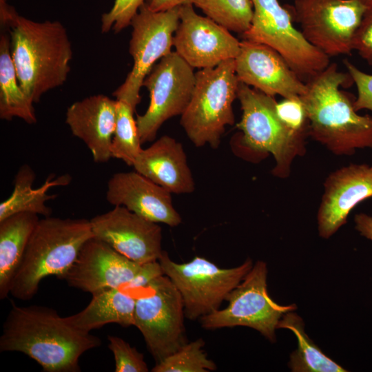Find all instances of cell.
Listing matches in <instances>:
<instances>
[{
  "label": "cell",
  "instance_id": "6da1fadb",
  "mask_svg": "<svg viewBox=\"0 0 372 372\" xmlns=\"http://www.w3.org/2000/svg\"><path fill=\"white\" fill-rule=\"evenodd\" d=\"M101 345L97 336L72 327L56 310L40 305L12 303L0 337L1 352L23 353L45 372L80 371V357Z\"/></svg>",
  "mask_w": 372,
  "mask_h": 372
},
{
  "label": "cell",
  "instance_id": "7a4b0ae2",
  "mask_svg": "<svg viewBox=\"0 0 372 372\" xmlns=\"http://www.w3.org/2000/svg\"><path fill=\"white\" fill-rule=\"evenodd\" d=\"M0 22L10 35L11 55L20 87L33 103L64 84L70 71L72 50L61 22L34 21L19 15L12 6Z\"/></svg>",
  "mask_w": 372,
  "mask_h": 372
},
{
  "label": "cell",
  "instance_id": "3957f363",
  "mask_svg": "<svg viewBox=\"0 0 372 372\" xmlns=\"http://www.w3.org/2000/svg\"><path fill=\"white\" fill-rule=\"evenodd\" d=\"M353 83L335 63L309 79L300 98L304 105L309 135L336 155L372 148V116L360 115L354 100L341 90Z\"/></svg>",
  "mask_w": 372,
  "mask_h": 372
},
{
  "label": "cell",
  "instance_id": "277c9868",
  "mask_svg": "<svg viewBox=\"0 0 372 372\" xmlns=\"http://www.w3.org/2000/svg\"><path fill=\"white\" fill-rule=\"evenodd\" d=\"M92 236L90 220L51 216L39 219L12 280L10 294L21 300L32 299L43 279L63 275L84 242Z\"/></svg>",
  "mask_w": 372,
  "mask_h": 372
},
{
  "label": "cell",
  "instance_id": "5b68a950",
  "mask_svg": "<svg viewBox=\"0 0 372 372\" xmlns=\"http://www.w3.org/2000/svg\"><path fill=\"white\" fill-rule=\"evenodd\" d=\"M191 100L181 115L180 125L196 147L217 148L227 125L234 123L233 103L240 81L234 59L214 68L200 69Z\"/></svg>",
  "mask_w": 372,
  "mask_h": 372
},
{
  "label": "cell",
  "instance_id": "8992f818",
  "mask_svg": "<svg viewBox=\"0 0 372 372\" xmlns=\"http://www.w3.org/2000/svg\"><path fill=\"white\" fill-rule=\"evenodd\" d=\"M237 99L242 110L237 124L241 144L254 152L272 154L274 176H288L294 158L304 153L307 134L293 131L281 121L274 97L240 82Z\"/></svg>",
  "mask_w": 372,
  "mask_h": 372
},
{
  "label": "cell",
  "instance_id": "52a82bcc",
  "mask_svg": "<svg viewBox=\"0 0 372 372\" xmlns=\"http://www.w3.org/2000/svg\"><path fill=\"white\" fill-rule=\"evenodd\" d=\"M158 262L164 275L180 293L185 316L190 320L200 319L219 309L254 265L252 260L247 258L239 266L223 269L199 256L188 262L177 263L165 251Z\"/></svg>",
  "mask_w": 372,
  "mask_h": 372
},
{
  "label": "cell",
  "instance_id": "ba28073f",
  "mask_svg": "<svg viewBox=\"0 0 372 372\" xmlns=\"http://www.w3.org/2000/svg\"><path fill=\"white\" fill-rule=\"evenodd\" d=\"M254 14L245 40L270 46L277 51L302 80L307 81L326 69L330 57L311 45L293 25L288 8L278 0H251Z\"/></svg>",
  "mask_w": 372,
  "mask_h": 372
},
{
  "label": "cell",
  "instance_id": "9c48e42d",
  "mask_svg": "<svg viewBox=\"0 0 372 372\" xmlns=\"http://www.w3.org/2000/svg\"><path fill=\"white\" fill-rule=\"evenodd\" d=\"M136 297L134 325L156 363L187 342L180 293L165 275L152 280Z\"/></svg>",
  "mask_w": 372,
  "mask_h": 372
},
{
  "label": "cell",
  "instance_id": "30bf717a",
  "mask_svg": "<svg viewBox=\"0 0 372 372\" xmlns=\"http://www.w3.org/2000/svg\"><path fill=\"white\" fill-rule=\"evenodd\" d=\"M267 266L257 261L240 284L227 296L228 305L200 318L202 327L216 329L243 326L259 331L271 342L282 316L297 308L295 304L280 305L267 291Z\"/></svg>",
  "mask_w": 372,
  "mask_h": 372
},
{
  "label": "cell",
  "instance_id": "8fae6325",
  "mask_svg": "<svg viewBox=\"0 0 372 372\" xmlns=\"http://www.w3.org/2000/svg\"><path fill=\"white\" fill-rule=\"evenodd\" d=\"M179 23V6L154 12L145 3L131 22L129 52L134 64L124 83L113 93L117 100L128 102L135 110L141 101L143 81L156 61L169 54Z\"/></svg>",
  "mask_w": 372,
  "mask_h": 372
},
{
  "label": "cell",
  "instance_id": "7c38bea8",
  "mask_svg": "<svg viewBox=\"0 0 372 372\" xmlns=\"http://www.w3.org/2000/svg\"><path fill=\"white\" fill-rule=\"evenodd\" d=\"M366 8L360 0H295L288 9L305 39L330 57L353 50Z\"/></svg>",
  "mask_w": 372,
  "mask_h": 372
},
{
  "label": "cell",
  "instance_id": "4fadbf2b",
  "mask_svg": "<svg viewBox=\"0 0 372 372\" xmlns=\"http://www.w3.org/2000/svg\"><path fill=\"white\" fill-rule=\"evenodd\" d=\"M195 82L194 68L176 52H171L153 66L143 83L149 93V106L136 119L142 144L154 141L167 120L182 115Z\"/></svg>",
  "mask_w": 372,
  "mask_h": 372
},
{
  "label": "cell",
  "instance_id": "5bb4252c",
  "mask_svg": "<svg viewBox=\"0 0 372 372\" xmlns=\"http://www.w3.org/2000/svg\"><path fill=\"white\" fill-rule=\"evenodd\" d=\"M240 43L230 31L198 14L191 3L179 6V23L173 38L176 51L193 68H214L235 59Z\"/></svg>",
  "mask_w": 372,
  "mask_h": 372
},
{
  "label": "cell",
  "instance_id": "9a60e30c",
  "mask_svg": "<svg viewBox=\"0 0 372 372\" xmlns=\"http://www.w3.org/2000/svg\"><path fill=\"white\" fill-rule=\"evenodd\" d=\"M90 221L94 237L137 264L158 260L163 251L162 230L158 223L123 206H114Z\"/></svg>",
  "mask_w": 372,
  "mask_h": 372
},
{
  "label": "cell",
  "instance_id": "2e32d148",
  "mask_svg": "<svg viewBox=\"0 0 372 372\" xmlns=\"http://www.w3.org/2000/svg\"><path fill=\"white\" fill-rule=\"evenodd\" d=\"M141 265L94 236L82 245L70 267L59 278L68 286L92 295L130 282Z\"/></svg>",
  "mask_w": 372,
  "mask_h": 372
},
{
  "label": "cell",
  "instance_id": "e0dca14e",
  "mask_svg": "<svg viewBox=\"0 0 372 372\" xmlns=\"http://www.w3.org/2000/svg\"><path fill=\"white\" fill-rule=\"evenodd\" d=\"M234 61L238 81L267 95L290 98L301 96L306 91V83L269 45L243 39Z\"/></svg>",
  "mask_w": 372,
  "mask_h": 372
},
{
  "label": "cell",
  "instance_id": "ac0fdd59",
  "mask_svg": "<svg viewBox=\"0 0 372 372\" xmlns=\"http://www.w3.org/2000/svg\"><path fill=\"white\" fill-rule=\"evenodd\" d=\"M372 198V165L351 164L331 172L324 184L317 214L318 230L329 238L347 220L351 210Z\"/></svg>",
  "mask_w": 372,
  "mask_h": 372
},
{
  "label": "cell",
  "instance_id": "d6986e66",
  "mask_svg": "<svg viewBox=\"0 0 372 372\" xmlns=\"http://www.w3.org/2000/svg\"><path fill=\"white\" fill-rule=\"evenodd\" d=\"M171 194L136 171L118 172L107 182L106 200L152 222L176 227L182 219L172 204Z\"/></svg>",
  "mask_w": 372,
  "mask_h": 372
},
{
  "label": "cell",
  "instance_id": "ffe728a7",
  "mask_svg": "<svg viewBox=\"0 0 372 372\" xmlns=\"http://www.w3.org/2000/svg\"><path fill=\"white\" fill-rule=\"evenodd\" d=\"M116 107L117 100L97 94L74 102L67 110L66 123L87 145L96 163H105L112 157Z\"/></svg>",
  "mask_w": 372,
  "mask_h": 372
},
{
  "label": "cell",
  "instance_id": "44dd1931",
  "mask_svg": "<svg viewBox=\"0 0 372 372\" xmlns=\"http://www.w3.org/2000/svg\"><path fill=\"white\" fill-rule=\"evenodd\" d=\"M135 171L170 193L188 194L195 184L183 145L169 136H163L143 149L134 165Z\"/></svg>",
  "mask_w": 372,
  "mask_h": 372
},
{
  "label": "cell",
  "instance_id": "7402d4cb",
  "mask_svg": "<svg viewBox=\"0 0 372 372\" xmlns=\"http://www.w3.org/2000/svg\"><path fill=\"white\" fill-rule=\"evenodd\" d=\"M125 285L92 295L90 303L80 312L65 317L72 327L85 331L116 323L122 327L134 325L136 296Z\"/></svg>",
  "mask_w": 372,
  "mask_h": 372
},
{
  "label": "cell",
  "instance_id": "603a6c76",
  "mask_svg": "<svg viewBox=\"0 0 372 372\" xmlns=\"http://www.w3.org/2000/svg\"><path fill=\"white\" fill-rule=\"evenodd\" d=\"M39 215L20 212L0 221V299L10 294V286L23 259Z\"/></svg>",
  "mask_w": 372,
  "mask_h": 372
},
{
  "label": "cell",
  "instance_id": "cb8c5ba5",
  "mask_svg": "<svg viewBox=\"0 0 372 372\" xmlns=\"http://www.w3.org/2000/svg\"><path fill=\"white\" fill-rule=\"evenodd\" d=\"M54 178V175L50 174L41 187L33 188L35 174L28 165H22L15 176L12 193L0 204V221L20 212L50 216L52 209L45 202L56 196L48 194V191L54 186L67 185L71 180L68 174Z\"/></svg>",
  "mask_w": 372,
  "mask_h": 372
},
{
  "label": "cell",
  "instance_id": "d4e9b609",
  "mask_svg": "<svg viewBox=\"0 0 372 372\" xmlns=\"http://www.w3.org/2000/svg\"><path fill=\"white\" fill-rule=\"evenodd\" d=\"M0 36V118H21L28 124L37 122L33 103L20 87L12 59L10 35L4 30Z\"/></svg>",
  "mask_w": 372,
  "mask_h": 372
},
{
  "label": "cell",
  "instance_id": "484cf974",
  "mask_svg": "<svg viewBox=\"0 0 372 372\" xmlns=\"http://www.w3.org/2000/svg\"><path fill=\"white\" fill-rule=\"evenodd\" d=\"M292 331L298 341L297 349L291 353L289 367L293 372H345L347 371L324 354L304 331L302 319L293 311L285 313L277 329Z\"/></svg>",
  "mask_w": 372,
  "mask_h": 372
},
{
  "label": "cell",
  "instance_id": "4316f807",
  "mask_svg": "<svg viewBox=\"0 0 372 372\" xmlns=\"http://www.w3.org/2000/svg\"><path fill=\"white\" fill-rule=\"evenodd\" d=\"M191 3L218 24L229 31H247L254 14L251 0H192Z\"/></svg>",
  "mask_w": 372,
  "mask_h": 372
},
{
  "label": "cell",
  "instance_id": "83f0119b",
  "mask_svg": "<svg viewBox=\"0 0 372 372\" xmlns=\"http://www.w3.org/2000/svg\"><path fill=\"white\" fill-rule=\"evenodd\" d=\"M117 100V99H116ZM135 109L127 101L117 100L116 127L111 144L112 157L121 159L127 165L134 163L142 149Z\"/></svg>",
  "mask_w": 372,
  "mask_h": 372
},
{
  "label": "cell",
  "instance_id": "f1b7e54d",
  "mask_svg": "<svg viewBox=\"0 0 372 372\" xmlns=\"http://www.w3.org/2000/svg\"><path fill=\"white\" fill-rule=\"evenodd\" d=\"M205 341L198 338L186 342L152 368V372H207L215 371L216 364L203 350Z\"/></svg>",
  "mask_w": 372,
  "mask_h": 372
},
{
  "label": "cell",
  "instance_id": "f546056e",
  "mask_svg": "<svg viewBox=\"0 0 372 372\" xmlns=\"http://www.w3.org/2000/svg\"><path fill=\"white\" fill-rule=\"evenodd\" d=\"M108 347L115 360V372H147V365L142 353L121 338L108 335Z\"/></svg>",
  "mask_w": 372,
  "mask_h": 372
},
{
  "label": "cell",
  "instance_id": "4dcf8cb0",
  "mask_svg": "<svg viewBox=\"0 0 372 372\" xmlns=\"http://www.w3.org/2000/svg\"><path fill=\"white\" fill-rule=\"evenodd\" d=\"M145 0H115L112 8L101 16L103 33L112 30L118 33L131 24Z\"/></svg>",
  "mask_w": 372,
  "mask_h": 372
},
{
  "label": "cell",
  "instance_id": "1f68e13d",
  "mask_svg": "<svg viewBox=\"0 0 372 372\" xmlns=\"http://www.w3.org/2000/svg\"><path fill=\"white\" fill-rule=\"evenodd\" d=\"M276 111L289 128L298 133L309 134L307 112L300 96L284 98L277 102Z\"/></svg>",
  "mask_w": 372,
  "mask_h": 372
},
{
  "label": "cell",
  "instance_id": "d6a6232c",
  "mask_svg": "<svg viewBox=\"0 0 372 372\" xmlns=\"http://www.w3.org/2000/svg\"><path fill=\"white\" fill-rule=\"evenodd\" d=\"M344 63L357 87L358 95L354 101L355 110L372 112V74L361 71L348 60H344Z\"/></svg>",
  "mask_w": 372,
  "mask_h": 372
},
{
  "label": "cell",
  "instance_id": "836d02e7",
  "mask_svg": "<svg viewBox=\"0 0 372 372\" xmlns=\"http://www.w3.org/2000/svg\"><path fill=\"white\" fill-rule=\"evenodd\" d=\"M353 49L372 65V6L367 8L355 32Z\"/></svg>",
  "mask_w": 372,
  "mask_h": 372
},
{
  "label": "cell",
  "instance_id": "e575fe53",
  "mask_svg": "<svg viewBox=\"0 0 372 372\" xmlns=\"http://www.w3.org/2000/svg\"><path fill=\"white\" fill-rule=\"evenodd\" d=\"M164 275L158 260L141 265L138 273L134 279L125 286L131 290H141L154 278Z\"/></svg>",
  "mask_w": 372,
  "mask_h": 372
},
{
  "label": "cell",
  "instance_id": "d590c367",
  "mask_svg": "<svg viewBox=\"0 0 372 372\" xmlns=\"http://www.w3.org/2000/svg\"><path fill=\"white\" fill-rule=\"evenodd\" d=\"M354 221L360 235L372 241V216L360 213L355 216Z\"/></svg>",
  "mask_w": 372,
  "mask_h": 372
},
{
  "label": "cell",
  "instance_id": "8d00e7d4",
  "mask_svg": "<svg viewBox=\"0 0 372 372\" xmlns=\"http://www.w3.org/2000/svg\"><path fill=\"white\" fill-rule=\"evenodd\" d=\"M191 1L192 0H149L147 2V5L152 11L159 12L178 7L186 3H191Z\"/></svg>",
  "mask_w": 372,
  "mask_h": 372
},
{
  "label": "cell",
  "instance_id": "74e56055",
  "mask_svg": "<svg viewBox=\"0 0 372 372\" xmlns=\"http://www.w3.org/2000/svg\"><path fill=\"white\" fill-rule=\"evenodd\" d=\"M366 8L372 6V0H360Z\"/></svg>",
  "mask_w": 372,
  "mask_h": 372
},
{
  "label": "cell",
  "instance_id": "f35d334b",
  "mask_svg": "<svg viewBox=\"0 0 372 372\" xmlns=\"http://www.w3.org/2000/svg\"><path fill=\"white\" fill-rule=\"evenodd\" d=\"M0 1H7V0H0Z\"/></svg>",
  "mask_w": 372,
  "mask_h": 372
}]
</instances>
